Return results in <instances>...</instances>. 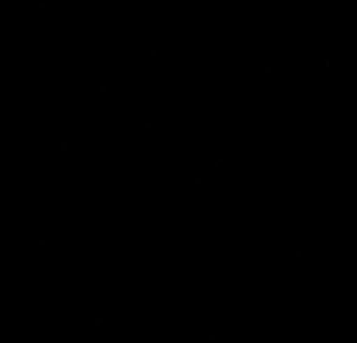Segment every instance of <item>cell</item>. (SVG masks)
Masks as SVG:
<instances>
[]
</instances>
